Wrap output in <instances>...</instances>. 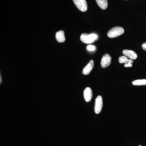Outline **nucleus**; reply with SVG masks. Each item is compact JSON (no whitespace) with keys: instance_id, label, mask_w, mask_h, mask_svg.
Instances as JSON below:
<instances>
[{"instance_id":"6","label":"nucleus","mask_w":146,"mask_h":146,"mask_svg":"<svg viewBox=\"0 0 146 146\" xmlns=\"http://www.w3.org/2000/svg\"><path fill=\"white\" fill-rule=\"evenodd\" d=\"M119 61L120 63H125L124 67L125 68H130L132 67V63L133 60L132 59H129L125 56H122L119 58Z\"/></svg>"},{"instance_id":"7","label":"nucleus","mask_w":146,"mask_h":146,"mask_svg":"<svg viewBox=\"0 0 146 146\" xmlns=\"http://www.w3.org/2000/svg\"><path fill=\"white\" fill-rule=\"evenodd\" d=\"M84 98L87 102L91 101L93 97L92 90L90 87H86L84 91Z\"/></svg>"},{"instance_id":"16","label":"nucleus","mask_w":146,"mask_h":146,"mask_svg":"<svg viewBox=\"0 0 146 146\" xmlns=\"http://www.w3.org/2000/svg\"><path fill=\"white\" fill-rule=\"evenodd\" d=\"M138 146H141V145H139Z\"/></svg>"},{"instance_id":"2","label":"nucleus","mask_w":146,"mask_h":146,"mask_svg":"<svg viewBox=\"0 0 146 146\" xmlns=\"http://www.w3.org/2000/svg\"><path fill=\"white\" fill-rule=\"evenodd\" d=\"M80 40L84 44H92L98 38L96 35L94 34H88L87 33H83L80 36Z\"/></svg>"},{"instance_id":"13","label":"nucleus","mask_w":146,"mask_h":146,"mask_svg":"<svg viewBox=\"0 0 146 146\" xmlns=\"http://www.w3.org/2000/svg\"><path fill=\"white\" fill-rule=\"evenodd\" d=\"M87 49L90 51H94L96 50V47L93 45H89L87 46Z\"/></svg>"},{"instance_id":"14","label":"nucleus","mask_w":146,"mask_h":146,"mask_svg":"<svg viewBox=\"0 0 146 146\" xmlns=\"http://www.w3.org/2000/svg\"><path fill=\"white\" fill-rule=\"evenodd\" d=\"M142 48L144 50L146 51V42L144 43L143 45H142Z\"/></svg>"},{"instance_id":"9","label":"nucleus","mask_w":146,"mask_h":146,"mask_svg":"<svg viewBox=\"0 0 146 146\" xmlns=\"http://www.w3.org/2000/svg\"><path fill=\"white\" fill-rule=\"evenodd\" d=\"M94 67V61L93 60H91L87 65L84 68L82 73L84 75H87L89 74Z\"/></svg>"},{"instance_id":"8","label":"nucleus","mask_w":146,"mask_h":146,"mask_svg":"<svg viewBox=\"0 0 146 146\" xmlns=\"http://www.w3.org/2000/svg\"><path fill=\"white\" fill-rule=\"evenodd\" d=\"M123 54L128 57L129 59L135 60L138 57L137 54L133 50H124L123 51Z\"/></svg>"},{"instance_id":"4","label":"nucleus","mask_w":146,"mask_h":146,"mask_svg":"<svg viewBox=\"0 0 146 146\" xmlns=\"http://www.w3.org/2000/svg\"><path fill=\"white\" fill-rule=\"evenodd\" d=\"M103 106V99L101 96H99L97 97L95 101L94 111L96 114L100 113Z\"/></svg>"},{"instance_id":"12","label":"nucleus","mask_w":146,"mask_h":146,"mask_svg":"<svg viewBox=\"0 0 146 146\" xmlns=\"http://www.w3.org/2000/svg\"><path fill=\"white\" fill-rule=\"evenodd\" d=\"M132 84L134 86L146 85V79L137 80L132 82Z\"/></svg>"},{"instance_id":"5","label":"nucleus","mask_w":146,"mask_h":146,"mask_svg":"<svg viewBox=\"0 0 146 146\" xmlns=\"http://www.w3.org/2000/svg\"><path fill=\"white\" fill-rule=\"evenodd\" d=\"M112 58L109 54H105L102 58L101 65L102 68H106L109 66L111 63Z\"/></svg>"},{"instance_id":"15","label":"nucleus","mask_w":146,"mask_h":146,"mask_svg":"<svg viewBox=\"0 0 146 146\" xmlns=\"http://www.w3.org/2000/svg\"><path fill=\"white\" fill-rule=\"evenodd\" d=\"M0 79H1V80H0V83H1V76H0Z\"/></svg>"},{"instance_id":"11","label":"nucleus","mask_w":146,"mask_h":146,"mask_svg":"<svg viewBox=\"0 0 146 146\" xmlns=\"http://www.w3.org/2000/svg\"><path fill=\"white\" fill-rule=\"evenodd\" d=\"M97 4L102 9H106L108 7L107 0H96Z\"/></svg>"},{"instance_id":"1","label":"nucleus","mask_w":146,"mask_h":146,"mask_svg":"<svg viewBox=\"0 0 146 146\" xmlns=\"http://www.w3.org/2000/svg\"><path fill=\"white\" fill-rule=\"evenodd\" d=\"M124 32V29L121 27L112 28L107 33L108 36L110 38H115L121 35Z\"/></svg>"},{"instance_id":"3","label":"nucleus","mask_w":146,"mask_h":146,"mask_svg":"<svg viewBox=\"0 0 146 146\" xmlns=\"http://www.w3.org/2000/svg\"><path fill=\"white\" fill-rule=\"evenodd\" d=\"M79 10L82 12H85L87 10V4L86 0H73Z\"/></svg>"},{"instance_id":"10","label":"nucleus","mask_w":146,"mask_h":146,"mask_svg":"<svg viewBox=\"0 0 146 146\" xmlns=\"http://www.w3.org/2000/svg\"><path fill=\"white\" fill-rule=\"evenodd\" d=\"M56 41L59 43H62L65 42V38L64 32L61 30L56 32Z\"/></svg>"}]
</instances>
